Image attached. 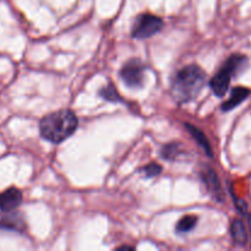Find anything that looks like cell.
Instances as JSON below:
<instances>
[{"mask_svg": "<svg viewBox=\"0 0 251 251\" xmlns=\"http://www.w3.org/2000/svg\"><path fill=\"white\" fill-rule=\"evenodd\" d=\"M206 73L198 65H188L176 71L172 77L171 92L179 104L191 102L205 86Z\"/></svg>", "mask_w": 251, "mask_h": 251, "instance_id": "obj_1", "label": "cell"}, {"mask_svg": "<svg viewBox=\"0 0 251 251\" xmlns=\"http://www.w3.org/2000/svg\"><path fill=\"white\" fill-rule=\"evenodd\" d=\"M181 154H183V150H181V145L178 142H171V144L164 145L161 150L162 158L169 162L176 161Z\"/></svg>", "mask_w": 251, "mask_h": 251, "instance_id": "obj_12", "label": "cell"}, {"mask_svg": "<svg viewBox=\"0 0 251 251\" xmlns=\"http://www.w3.org/2000/svg\"><path fill=\"white\" fill-rule=\"evenodd\" d=\"M230 235L235 244L240 245V247H244L247 244L249 235H248V230L242 220L233 221L230 225Z\"/></svg>", "mask_w": 251, "mask_h": 251, "instance_id": "obj_11", "label": "cell"}, {"mask_svg": "<svg viewBox=\"0 0 251 251\" xmlns=\"http://www.w3.org/2000/svg\"><path fill=\"white\" fill-rule=\"evenodd\" d=\"M25 228H26V226H25V221L22 216L19 215V213H14L12 211L9 212V215L0 220V229L22 233Z\"/></svg>", "mask_w": 251, "mask_h": 251, "instance_id": "obj_8", "label": "cell"}, {"mask_svg": "<svg viewBox=\"0 0 251 251\" xmlns=\"http://www.w3.org/2000/svg\"><path fill=\"white\" fill-rule=\"evenodd\" d=\"M162 169L163 168H162L161 164L152 162V163L144 167V168L141 169V172L144 173V176H146V178H154V176H159V174L162 173Z\"/></svg>", "mask_w": 251, "mask_h": 251, "instance_id": "obj_15", "label": "cell"}, {"mask_svg": "<svg viewBox=\"0 0 251 251\" xmlns=\"http://www.w3.org/2000/svg\"><path fill=\"white\" fill-rule=\"evenodd\" d=\"M145 66L139 59H131L120 70V78L130 88H141L145 80Z\"/></svg>", "mask_w": 251, "mask_h": 251, "instance_id": "obj_5", "label": "cell"}, {"mask_svg": "<svg viewBox=\"0 0 251 251\" xmlns=\"http://www.w3.org/2000/svg\"><path fill=\"white\" fill-rule=\"evenodd\" d=\"M247 217H248V221H249V229H250V233H251V215H250V213H247Z\"/></svg>", "mask_w": 251, "mask_h": 251, "instance_id": "obj_16", "label": "cell"}, {"mask_svg": "<svg viewBox=\"0 0 251 251\" xmlns=\"http://www.w3.org/2000/svg\"><path fill=\"white\" fill-rule=\"evenodd\" d=\"M122 249H134V248L132 247H127V245H123V247H120V248H118V250H122Z\"/></svg>", "mask_w": 251, "mask_h": 251, "instance_id": "obj_17", "label": "cell"}, {"mask_svg": "<svg viewBox=\"0 0 251 251\" xmlns=\"http://www.w3.org/2000/svg\"><path fill=\"white\" fill-rule=\"evenodd\" d=\"M22 202V193L16 188H10L0 194V211L9 213L16 210Z\"/></svg>", "mask_w": 251, "mask_h": 251, "instance_id": "obj_7", "label": "cell"}, {"mask_svg": "<svg viewBox=\"0 0 251 251\" xmlns=\"http://www.w3.org/2000/svg\"><path fill=\"white\" fill-rule=\"evenodd\" d=\"M200 176L207 191L212 195V198L217 200L218 202H222L225 200V195H223L222 185H221V181L216 172L212 168H210V167H205L201 171Z\"/></svg>", "mask_w": 251, "mask_h": 251, "instance_id": "obj_6", "label": "cell"}, {"mask_svg": "<svg viewBox=\"0 0 251 251\" xmlns=\"http://www.w3.org/2000/svg\"><path fill=\"white\" fill-rule=\"evenodd\" d=\"M78 120L70 109H61L46 115L39 123L41 136L51 144H61L76 131Z\"/></svg>", "mask_w": 251, "mask_h": 251, "instance_id": "obj_2", "label": "cell"}, {"mask_svg": "<svg viewBox=\"0 0 251 251\" xmlns=\"http://www.w3.org/2000/svg\"><path fill=\"white\" fill-rule=\"evenodd\" d=\"M164 22L161 17L152 14H142L136 17L131 28V36L136 39H146L162 31Z\"/></svg>", "mask_w": 251, "mask_h": 251, "instance_id": "obj_4", "label": "cell"}, {"mask_svg": "<svg viewBox=\"0 0 251 251\" xmlns=\"http://www.w3.org/2000/svg\"><path fill=\"white\" fill-rule=\"evenodd\" d=\"M196 225H198V217L194 215H189L179 221L178 225H176V230L178 234H184V233L191 232V230L195 228Z\"/></svg>", "mask_w": 251, "mask_h": 251, "instance_id": "obj_13", "label": "cell"}, {"mask_svg": "<svg viewBox=\"0 0 251 251\" xmlns=\"http://www.w3.org/2000/svg\"><path fill=\"white\" fill-rule=\"evenodd\" d=\"M250 92L251 91L249 88H245V87L233 88L229 100H226V102L222 104L223 112H229V110H233L234 108H237L240 103L244 102V100L249 97Z\"/></svg>", "mask_w": 251, "mask_h": 251, "instance_id": "obj_9", "label": "cell"}, {"mask_svg": "<svg viewBox=\"0 0 251 251\" xmlns=\"http://www.w3.org/2000/svg\"><path fill=\"white\" fill-rule=\"evenodd\" d=\"M184 126H185V129L188 130L189 134L191 135V137H193L194 140L196 141V144L199 145V146L201 147V149L205 151V153L207 154L208 157H213L212 154V147H211L210 145V141H208V139L206 137V135L203 134L202 131H201L199 127H196L195 125H191L189 124V123H184Z\"/></svg>", "mask_w": 251, "mask_h": 251, "instance_id": "obj_10", "label": "cell"}, {"mask_svg": "<svg viewBox=\"0 0 251 251\" xmlns=\"http://www.w3.org/2000/svg\"><path fill=\"white\" fill-rule=\"evenodd\" d=\"M247 64V58L240 54H233L226 60L218 73L211 78L210 87L217 97H223L229 88L233 76Z\"/></svg>", "mask_w": 251, "mask_h": 251, "instance_id": "obj_3", "label": "cell"}, {"mask_svg": "<svg viewBox=\"0 0 251 251\" xmlns=\"http://www.w3.org/2000/svg\"><path fill=\"white\" fill-rule=\"evenodd\" d=\"M100 96L103 98V100H108V102H113V103H117V102H122V97L118 93L117 88L114 87L113 83H109V85L104 86L103 88L100 90Z\"/></svg>", "mask_w": 251, "mask_h": 251, "instance_id": "obj_14", "label": "cell"}]
</instances>
